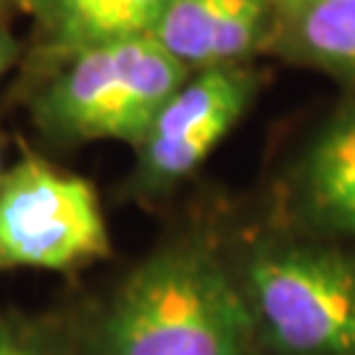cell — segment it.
<instances>
[{"instance_id": "cell-1", "label": "cell", "mask_w": 355, "mask_h": 355, "mask_svg": "<svg viewBox=\"0 0 355 355\" xmlns=\"http://www.w3.org/2000/svg\"><path fill=\"white\" fill-rule=\"evenodd\" d=\"M255 318L242 284L203 248H168L116 292L95 355H248Z\"/></svg>"}, {"instance_id": "cell-2", "label": "cell", "mask_w": 355, "mask_h": 355, "mask_svg": "<svg viewBox=\"0 0 355 355\" xmlns=\"http://www.w3.org/2000/svg\"><path fill=\"white\" fill-rule=\"evenodd\" d=\"M190 74L150 35L95 45L69 55L42 89L37 121L61 140H119L137 148Z\"/></svg>"}, {"instance_id": "cell-3", "label": "cell", "mask_w": 355, "mask_h": 355, "mask_svg": "<svg viewBox=\"0 0 355 355\" xmlns=\"http://www.w3.org/2000/svg\"><path fill=\"white\" fill-rule=\"evenodd\" d=\"M245 297L255 329L282 355H355V261L350 255L287 245L248 263Z\"/></svg>"}, {"instance_id": "cell-4", "label": "cell", "mask_w": 355, "mask_h": 355, "mask_svg": "<svg viewBox=\"0 0 355 355\" xmlns=\"http://www.w3.org/2000/svg\"><path fill=\"white\" fill-rule=\"evenodd\" d=\"M111 255L87 179L29 155L0 174V271H76Z\"/></svg>"}, {"instance_id": "cell-5", "label": "cell", "mask_w": 355, "mask_h": 355, "mask_svg": "<svg viewBox=\"0 0 355 355\" xmlns=\"http://www.w3.org/2000/svg\"><path fill=\"white\" fill-rule=\"evenodd\" d=\"M255 89V74L240 64L190 74L137 145L142 182L164 190L198 171L248 111Z\"/></svg>"}, {"instance_id": "cell-6", "label": "cell", "mask_w": 355, "mask_h": 355, "mask_svg": "<svg viewBox=\"0 0 355 355\" xmlns=\"http://www.w3.org/2000/svg\"><path fill=\"white\" fill-rule=\"evenodd\" d=\"M277 13L279 0H171L150 37L195 74L237 66Z\"/></svg>"}, {"instance_id": "cell-7", "label": "cell", "mask_w": 355, "mask_h": 355, "mask_svg": "<svg viewBox=\"0 0 355 355\" xmlns=\"http://www.w3.org/2000/svg\"><path fill=\"white\" fill-rule=\"evenodd\" d=\"M45 48L64 58L116 42L153 35L171 0H21Z\"/></svg>"}, {"instance_id": "cell-8", "label": "cell", "mask_w": 355, "mask_h": 355, "mask_svg": "<svg viewBox=\"0 0 355 355\" xmlns=\"http://www.w3.org/2000/svg\"><path fill=\"white\" fill-rule=\"evenodd\" d=\"M303 195L318 224L355 234V103L313 145L303 168Z\"/></svg>"}, {"instance_id": "cell-9", "label": "cell", "mask_w": 355, "mask_h": 355, "mask_svg": "<svg viewBox=\"0 0 355 355\" xmlns=\"http://www.w3.org/2000/svg\"><path fill=\"white\" fill-rule=\"evenodd\" d=\"M279 13L300 58L355 76V0H303Z\"/></svg>"}, {"instance_id": "cell-10", "label": "cell", "mask_w": 355, "mask_h": 355, "mask_svg": "<svg viewBox=\"0 0 355 355\" xmlns=\"http://www.w3.org/2000/svg\"><path fill=\"white\" fill-rule=\"evenodd\" d=\"M0 355H51L32 329L19 321L0 318Z\"/></svg>"}, {"instance_id": "cell-11", "label": "cell", "mask_w": 355, "mask_h": 355, "mask_svg": "<svg viewBox=\"0 0 355 355\" xmlns=\"http://www.w3.org/2000/svg\"><path fill=\"white\" fill-rule=\"evenodd\" d=\"M16 53H19V45H16V40L8 35V32H3L0 29V76L8 71V66L16 61Z\"/></svg>"}, {"instance_id": "cell-12", "label": "cell", "mask_w": 355, "mask_h": 355, "mask_svg": "<svg viewBox=\"0 0 355 355\" xmlns=\"http://www.w3.org/2000/svg\"><path fill=\"white\" fill-rule=\"evenodd\" d=\"M295 3H303V0H279V8H284V6H295Z\"/></svg>"}, {"instance_id": "cell-13", "label": "cell", "mask_w": 355, "mask_h": 355, "mask_svg": "<svg viewBox=\"0 0 355 355\" xmlns=\"http://www.w3.org/2000/svg\"><path fill=\"white\" fill-rule=\"evenodd\" d=\"M0 174H3V145H0Z\"/></svg>"}, {"instance_id": "cell-14", "label": "cell", "mask_w": 355, "mask_h": 355, "mask_svg": "<svg viewBox=\"0 0 355 355\" xmlns=\"http://www.w3.org/2000/svg\"><path fill=\"white\" fill-rule=\"evenodd\" d=\"M3 3H11V0H0V6H3Z\"/></svg>"}]
</instances>
